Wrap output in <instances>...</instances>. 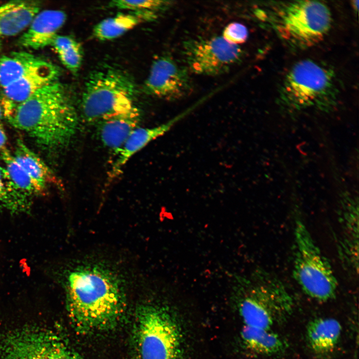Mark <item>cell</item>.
I'll return each mask as SVG.
<instances>
[{"label": "cell", "mask_w": 359, "mask_h": 359, "mask_svg": "<svg viewBox=\"0 0 359 359\" xmlns=\"http://www.w3.org/2000/svg\"><path fill=\"white\" fill-rule=\"evenodd\" d=\"M66 288L69 315L80 332L112 327L123 313L124 299L119 281L103 267L76 268L69 274Z\"/></svg>", "instance_id": "6da1fadb"}, {"label": "cell", "mask_w": 359, "mask_h": 359, "mask_svg": "<svg viewBox=\"0 0 359 359\" xmlns=\"http://www.w3.org/2000/svg\"><path fill=\"white\" fill-rule=\"evenodd\" d=\"M47 150L66 146L75 134L78 115L67 88L58 80L36 91L7 119Z\"/></svg>", "instance_id": "7a4b0ae2"}, {"label": "cell", "mask_w": 359, "mask_h": 359, "mask_svg": "<svg viewBox=\"0 0 359 359\" xmlns=\"http://www.w3.org/2000/svg\"><path fill=\"white\" fill-rule=\"evenodd\" d=\"M136 88L127 74L112 67L93 72L85 82L81 110L89 122L140 114L135 103Z\"/></svg>", "instance_id": "3957f363"}, {"label": "cell", "mask_w": 359, "mask_h": 359, "mask_svg": "<svg viewBox=\"0 0 359 359\" xmlns=\"http://www.w3.org/2000/svg\"><path fill=\"white\" fill-rule=\"evenodd\" d=\"M237 280L238 306L244 325L270 330L281 316L291 310V297L275 276L258 270Z\"/></svg>", "instance_id": "277c9868"}, {"label": "cell", "mask_w": 359, "mask_h": 359, "mask_svg": "<svg viewBox=\"0 0 359 359\" xmlns=\"http://www.w3.org/2000/svg\"><path fill=\"white\" fill-rule=\"evenodd\" d=\"M269 17L279 37L289 45L301 49L323 40L332 22L329 8L316 0L280 2L272 7Z\"/></svg>", "instance_id": "5b68a950"}, {"label": "cell", "mask_w": 359, "mask_h": 359, "mask_svg": "<svg viewBox=\"0 0 359 359\" xmlns=\"http://www.w3.org/2000/svg\"><path fill=\"white\" fill-rule=\"evenodd\" d=\"M134 344L136 359H182L183 338L178 321L168 309L140 306L136 312Z\"/></svg>", "instance_id": "8992f818"}, {"label": "cell", "mask_w": 359, "mask_h": 359, "mask_svg": "<svg viewBox=\"0 0 359 359\" xmlns=\"http://www.w3.org/2000/svg\"><path fill=\"white\" fill-rule=\"evenodd\" d=\"M293 276L302 290L313 299L326 302L333 299L337 281L331 265L300 220L294 228Z\"/></svg>", "instance_id": "52a82bcc"}, {"label": "cell", "mask_w": 359, "mask_h": 359, "mask_svg": "<svg viewBox=\"0 0 359 359\" xmlns=\"http://www.w3.org/2000/svg\"><path fill=\"white\" fill-rule=\"evenodd\" d=\"M339 90L334 71L311 59L297 62L279 89L282 101L296 108L325 106L336 99Z\"/></svg>", "instance_id": "ba28073f"}, {"label": "cell", "mask_w": 359, "mask_h": 359, "mask_svg": "<svg viewBox=\"0 0 359 359\" xmlns=\"http://www.w3.org/2000/svg\"><path fill=\"white\" fill-rule=\"evenodd\" d=\"M0 359H83L60 336L28 326L0 336Z\"/></svg>", "instance_id": "9c48e42d"}, {"label": "cell", "mask_w": 359, "mask_h": 359, "mask_svg": "<svg viewBox=\"0 0 359 359\" xmlns=\"http://www.w3.org/2000/svg\"><path fill=\"white\" fill-rule=\"evenodd\" d=\"M182 53L187 69L206 76L228 72L243 56L238 45L229 43L219 36L188 39L183 42Z\"/></svg>", "instance_id": "30bf717a"}, {"label": "cell", "mask_w": 359, "mask_h": 359, "mask_svg": "<svg viewBox=\"0 0 359 359\" xmlns=\"http://www.w3.org/2000/svg\"><path fill=\"white\" fill-rule=\"evenodd\" d=\"M191 89L187 68L167 55L153 61L144 84L147 94L171 100L183 97L190 92Z\"/></svg>", "instance_id": "8fae6325"}, {"label": "cell", "mask_w": 359, "mask_h": 359, "mask_svg": "<svg viewBox=\"0 0 359 359\" xmlns=\"http://www.w3.org/2000/svg\"><path fill=\"white\" fill-rule=\"evenodd\" d=\"M59 71L44 60L37 67L2 89L1 107L7 119L16 108L46 85L58 79Z\"/></svg>", "instance_id": "7c38bea8"}, {"label": "cell", "mask_w": 359, "mask_h": 359, "mask_svg": "<svg viewBox=\"0 0 359 359\" xmlns=\"http://www.w3.org/2000/svg\"><path fill=\"white\" fill-rule=\"evenodd\" d=\"M66 19V14L60 10L39 11L20 38V44L34 50L51 45Z\"/></svg>", "instance_id": "4fadbf2b"}, {"label": "cell", "mask_w": 359, "mask_h": 359, "mask_svg": "<svg viewBox=\"0 0 359 359\" xmlns=\"http://www.w3.org/2000/svg\"><path fill=\"white\" fill-rule=\"evenodd\" d=\"M185 115L184 113L154 127L136 128L118 151V156L112 166L109 177L112 179L120 175L123 167L132 157L151 141L167 133Z\"/></svg>", "instance_id": "5bb4252c"}, {"label": "cell", "mask_w": 359, "mask_h": 359, "mask_svg": "<svg viewBox=\"0 0 359 359\" xmlns=\"http://www.w3.org/2000/svg\"><path fill=\"white\" fill-rule=\"evenodd\" d=\"M40 4L32 0H14L0 6V41L27 28L40 11Z\"/></svg>", "instance_id": "9a60e30c"}, {"label": "cell", "mask_w": 359, "mask_h": 359, "mask_svg": "<svg viewBox=\"0 0 359 359\" xmlns=\"http://www.w3.org/2000/svg\"><path fill=\"white\" fill-rule=\"evenodd\" d=\"M341 333V325L337 320L318 318L309 322L306 336L308 345L314 353L326 355L335 350Z\"/></svg>", "instance_id": "2e32d148"}, {"label": "cell", "mask_w": 359, "mask_h": 359, "mask_svg": "<svg viewBox=\"0 0 359 359\" xmlns=\"http://www.w3.org/2000/svg\"><path fill=\"white\" fill-rule=\"evenodd\" d=\"M157 18L156 12L152 11L120 13L97 23L93 28V34L100 40L113 39L141 23L153 21Z\"/></svg>", "instance_id": "e0dca14e"}, {"label": "cell", "mask_w": 359, "mask_h": 359, "mask_svg": "<svg viewBox=\"0 0 359 359\" xmlns=\"http://www.w3.org/2000/svg\"><path fill=\"white\" fill-rule=\"evenodd\" d=\"M13 156L43 193L48 185L57 184L51 170L21 139H17Z\"/></svg>", "instance_id": "ac0fdd59"}, {"label": "cell", "mask_w": 359, "mask_h": 359, "mask_svg": "<svg viewBox=\"0 0 359 359\" xmlns=\"http://www.w3.org/2000/svg\"><path fill=\"white\" fill-rule=\"evenodd\" d=\"M240 335L246 348L259 355H278L284 351L286 347L283 340L270 330L244 325Z\"/></svg>", "instance_id": "d6986e66"}, {"label": "cell", "mask_w": 359, "mask_h": 359, "mask_svg": "<svg viewBox=\"0 0 359 359\" xmlns=\"http://www.w3.org/2000/svg\"><path fill=\"white\" fill-rule=\"evenodd\" d=\"M44 60L26 52H13L0 57V86L3 89L40 65Z\"/></svg>", "instance_id": "ffe728a7"}, {"label": "cell", "mask_w": 359, "mask_h": 359, "mask_svg": "<svg viewBox=\"0 0 359 359\" xmlns=\"http://www.w3.org/2000/svg\"><path fill=\"white\" fill-rule=\"evenodd\" d=\"M140 116V114L120 116L101 122L100 133L103 143L118 152L137 128Z\"/></svg>", "instance_id": "44dd1931"}, {"label": "cell", "mask_w": 359, "mask_h": 359, "mask_svg": "<svg viewBox=\"0 0 359 359\" xmlns=\"http://www.w3.org/2000/svg\"><path fill=\"white\" fill-rule=\"evenodd\" d=\"M0 157L3 164V166L18 193L30 200L34 196L42 193L8 150L6 149L1 151Z\"/></svg>", "instance_id": "7402d4cb"}, {"label": "cell", "mask_w": 359, "mask_h": 359, "mask_svg": "<svg viewBox=\"0 0 359 359\" xmlns=\"http://www.w3.org/2000/svg\"><path fill=\"white\" fill-rule=\"evenodd\" d=\"M31 204V201L15 190L5 169L0 165V209L12 214L24 213Z\"/></svg>", "instance_id": "603a6c76"}, {"label": "cell", "mask_w": 359, "mask_h": 359, "mask_svg": "<svg viewBox=\"0 0 359 359\" xmlns=\"http://www.w3.org/2000/svg\"><path fill=\"white\" fill-rule=\"evenodd\" d=\"M51 46L66 68L72 73L78 71L83 60L82 48L78 42L71 36L58 35Z\"/></svg>", "instance_id": "cb8c5ba5"}, {"label": "cell", "mask_w": 359, "mask_h": 359, "mask_svg": "<svg viewBox=\"0 0 359 359\" xmlns=\"http://www.w3.org/2000/svg\"><path fill=\"white\" fill-rule=\"evenodd\" d=\"M109 4L110 7L128 10L130 11H152L157 12L158 10L168 7L171 4V1L159 0H113Z\"/></svg>", "instance_id": "d4e9b609"}, {"label": "cell", "mask_w": 359, "mask_h": 359, "mask_svg": "<svg viewBox=\"0 0 359 359\" xmlns=\"http://www.w3.org/2000/svg\"><path fill=\"white\" fill-rule=\"evenodd\" d=\"M222 37L228 43L237 45L245 42L248 37V30L243 24L232 22L224 29Z\"/></svg>", "instance_id": "484cf974"}, {"label": "cell", "mask_w": 359, "mask_h": 359, "mask_svg": "<svg viewBox=\"0 0 359 359\" xmlns=\"http://www.w3.org/2000/svg\"><path fill=\"white\" fill-rule=\"evenodd\" d=\"M7 137L1 124H0V151L6 149Z\"/></svg>", "instance_id": "4316f807"}, {"label": "cell", "mask_w": 359, "mask_h": 359, "mask_svg": "<svg viewBox=\"0 0 359 359\" xmlns=\"http://www.w3.org/2000/svg\"><path fill=\"white\" fill-rule=\"evenodd\" d=\"M353 7L355 9V10L357 12L358 10V6H359V1L358 0H354L352 2Z\"/></svg>", "instance_id": "83f0119b"}, {"label": "cell", "mask_w": 359, "mask_h": 359, "mask_svg": "<svg viewBox=\"0 0 359 359\" xmlns=\"http://www.w3.org/2000/svg\"><path fill=\"white\" fill-rule=\"evenodd\" d=\"M3 113L2 111V109L1 105H0V124H1V121L3 118Z\"/></svg>", "instance_id": "f1b7e54d"}, {"label": "cell", "mask_w": 359, "mask_h": 359, "mask_svg": "<svg viewBox=\"0 0 359 359\" xmlns=\"http://www.w3.org/2000/svg\"></svg>", "instance_id": "f546056e"}]
</instances>
